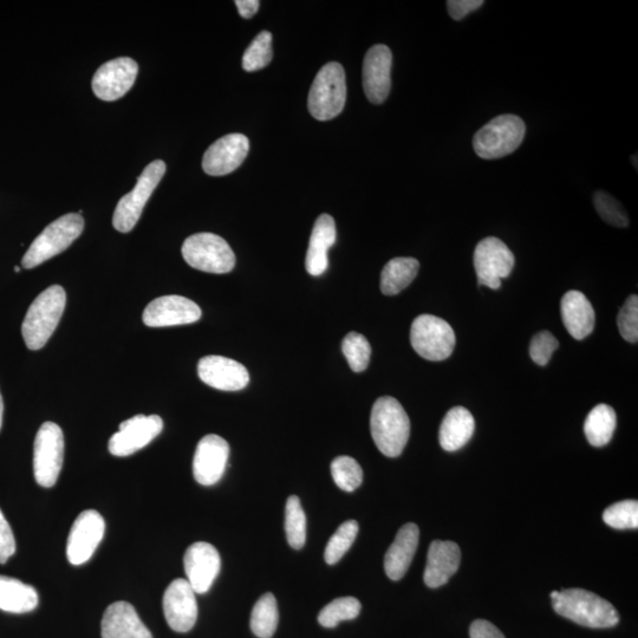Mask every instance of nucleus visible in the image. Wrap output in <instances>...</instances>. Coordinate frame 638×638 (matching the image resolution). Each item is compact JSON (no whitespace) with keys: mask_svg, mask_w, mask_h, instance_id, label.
<instances>
[{"mask_svg":"<svg viewBox=\"0 0 638 638\" xmlns=\"http://www.w3.org/2000/svg\"><path fill=\"white\" fill-rule=\"evenodd\" d=\"M552 607L558 615L592 629L616 627L620 615L614 605L604 598L583 589L551 592Z\"/></svg>","mask_w":638,"mask_h":638,"instance_id":"1","label":"nucleus"},{"mask_svg":"<svg viewBox=\"0 0 638 638\" xmlns=\"http://www.w3.org/2000/svg\"><path fill=\"white\" fill-rule=\"evenodd\" d=\"M370 431L382 454L388 458L400 457L410 435V420L405 408L392 396L380 397L371 410Z\"/></svg>","mask_w":638,"mask_h":638,"instance_id":"2","label":"nucleus"},{"mask_svg":"<svg viewBox=\"0 0 638 638\" xmlns=\"http://www.w3.org/2000/svg\"><path fill=\"white\" fill-rule=\"evenodd\" d=\"M67 294L60 285H52L30 305L22 325V334L30 350H39L48 343L60 323Z\"/></svg>","mask_w":638,"mask_h":638,"instance_id":"3","label":"nucleus"},{"mask_svg":"<svg viewBox=\"0 0 638 638\" xmlns=\"http://www.w3.org/2000/svg\"><path fill=\"white\" fill-rule=\"evenodd\" d=\"M347 102V78L340 63L330 62L318 71L312 83L308 107L318 121H329L343 112Z\"/></svg>","mask_w":638,"mask_h":638,"instance_id":"4","label":"nucleus"},{"mask_svg":"<svg viewBox=\"0 0 638 638\" xmlns=\"http://www.w3.org/2000/svg\"><path fill=\"white\" fill-rule=\"evenodd\" d=\"M526 134L525 123L516 115H501L480 128L473 138L481 159L497 160L516 152Z\"/></svg>","mask_w":638,"mask_h":638,"instance_id":"5","label":"nucleus"},{"mask_svg":"<svg viewBox=\"0 0 638 638\" xmlns=\"http://www.w3.org/2000/svg\"><path fill=\"white\" fill-rule=\"evenodd\" d=\"M84 220L81 214L69 213L51 223L31 244L22 260L23 268L34 269L60 255L81 236Z\"/></svg>","mask_w":638,"mask_h":638,"instance_id":"6","label":"nucleus"},{"mask_svg":"<svg viewBox=\"0 0 638 638\" xmlns=\"http://www.w3.org/2000/svg\"><path fill=\"white\" fill-rule=\"evenodd\" d=\"M182 256L193 269L208 273H229L236 266V256L226 240L213 233H197L185 240Z\"/></svg>","mask_w":638,"mask_h":638,"instance_id":"7","label":"nucleus"},{"mask_svg":"<svg viewBox=\"0 0 638 638\" xmlns=\"http://www.w3.org/2000/svg\"><path fill=\"white\" fill-rule=\"evenodd\" d=\"M413 349L428 361H444L453 354L454 330L445 319L432 315H421L414 319L410 329Z\"/></svg>","mask_w":638,"mask_h":638,"instance_id":"8","label":"nucleus"},{"mask_svg":"<svg viewBox=\"0 0 638 638\" xmlns=\"http://www.w3.org/2000/svg\"><path fill=\"white\" fill-rule=\"evenodd\" d=\"M166 173V164L162 160L153 161L142 172L132 192L125 195L116 206L113 217L115 230L128 233L132 231L141 217L147 201L160 184Z\"/></svg>","mask_w":638,"mask_h":638,"instance_id":"9","label":"nucleus"},{"mask_svg":"<svg viewBox=\"0 0 638 638\" xmlns=\"http://www.w3.org/2000/svg\"><path fill=\"white\" fill-rule=\"evenodd\" d=\"M64 436L60 426L45 422L39 428L34 447V473L39 486H55L63 466Z\"/></svg>","mask_w":638,"mask_h":638,"instance_id":"10","label":"nucleus"},{"mask_svg":"<svg viewBox=\"0 0 638 638\" xmlns=\"http://www.w3.org/2000/svg\"><path fill=\"white\" fill-rule=\"evenodd\" d=\"M474 268L477 271L479 285L498 290L501 279L511 275L514 268L512 251L504 242L494 237H488L475 247Z\"/></svg>","mask_w":638,"mask_h":638,"instance_id":"11","label":"nucleus"},{"mask_svg":"<svg viewBox=\"0 0 638 638\" xmlns=\"http://www.w3.org/2000/svg\"><path fill=\"white\" fill-rule=\"evenodd\" d=\"M164 429V421L158 415H136L122 422L119 432L109 440V452L115 457H129L147 445Z\"/></svg>","mask_w":638,"mask_h":638,"instance_id":"12","label":"nucleus"},{"mask_svg":"<svg viewBox=\"0 0 638 638\" xmlns=\"http://www.w3.org/2000/svg\"><path fill=\"white\" fill-rule=\"evenodd\" d=\"M104 531H106V523L99 512L95 510L82 512L69 533L67 544L69 563L76 566L86 564L102 542Z\"/></svg>","mask_w":638,"mask_h":638,"instance_id":"13","label":"nucleus"},{"mask_svg":"<svg viewBox=\"0 0 638 638\" xmlns=\"http://www.w3.org/2000/svg\"><path fill=\"white\" fill-rule=\"evenodd\" d=\"M139 65L132 58L120 57L104 63L93 78V90L102 101H116L134 86Z\"/></svg>","mask_w":638,"mask_h":638,"instance_id":"14","label":"nucleus"},{"mask_svg":"<svg viewBox=\"0 0 638 638\" xmlns=\"http://www.w3.org/2000/svg\"><path fill=\"white\" fill-rule=\"evenodd\" d=\"M203 315L198 304L181 296L154 299L143 311V323L149 328L175 327L198 322Z\"/></svg>","mask_w":638,"mask_h":638,"instance_id":"15","label":"nucleus"},{"mask_svg":"<svg viewBox=\"0 0 638 638\" xmlns=\"http://www.w3.org/2000/svg\"><path fill=\"white\" fill-rule=\"evenodd\" d=\"M393 54L387 45L371 47L363 62V89L367 99L374 104H382L388 99L392 88Z\"/></svg>","mask_w":638,"mask_h":638,"instance_id":"16","label":"nucleus"},{"mask_svg":"<svg viewBox=\"0 0 638 638\" xmlns=\"http://www.w3.org/2000/svg\"><path fill=\"white\" fill-rule=\"evenodd\" d=\"M229 457L230 446L225 439L216 434L206 435L200 440L194 454L195 480L203 486L216 485L223 478Z\"/></svg>","mask_w":638,"mask_h":638,"instance_id":"17","label":"nucleus"},{"mask_svg":"<svg viewBox=\"0 0 638 638\" xmlns=\"http://www.w3.org/2000/svg\"><path fill=\"white\" fill-rule=\"evenodd\" d=\"M195 591L186 579H175L164 595V613L168 626L177 633H188L197 622L198 603Z\"/></svg>","mask_w":638,"mask_h":638,"instance_id":"18","label":"nucleus"},{"mask_svg":"<svg viewBox=\"0 0 638 638\" xmlns=\"http://www.w3.org/2000/svg\"><path fill=\"white\" fill-rule=\"evenodd\" d=\"M184 565L186 581L191 584L195 594H206L219 575L221 559L213 545L199 542L187 549Z\"/></svg>","mask_w":638,"mask_h":638,"instance_id":"19","label":"nucleus"},{"mask_svg":"<svg viewBox=\"0 0 638 638\" xmlns=\"http://www.w3.org/2000/svg\"><path fill=\"white\" fill-rule=\"evenodd\" d=\"M250 151V142L243 134L223 136L207 149L203 168L211 177H223L243 164Z\"/></svg>","mask_w":638,"mask_h":638,"instance_id":"20","label":"nucleus"},{"mask_svg":"<svg viewBox=\"0 0 638 638\" xmlns=\"http://www.w3.org/2000/svg\"><path fill=\"white\" fill-rule=\"evenodd\" d=\"M200 380L223 392H238L250 382L249 371L242 363L224 356H206L198 363Z\"/></svg>","mask_w":638,"mask_h":638,"instance_id":"21","label":"nucleus"},{"mask_svg":"<svg viewBox=\"0 0 638 638\" xmlns=\"http://www.w3.org/2000/svg\"><path fill=\"white\" fill-rule=\"evenodd\" d=\"M102 638H153L132 604L109 605L102 618Z\"/></svg>","mask_w":638,"mask_h":638,"instance_id":"22","label":"nucleus"},{"mask_svg":"<svg viewBox=\"0 0 638 638\" xmlns=\"http://www.w3.org/2000/svg\"><path fill=\"white\" fill-rule=\"evenodd\" d=\"M461 562L459 545L445 540H435L429 546L425 570V583L428 588L436 589L445 585L458 571Z\"/></svg>","mask_w":638,"mask_h":638,"instance_id":"23","label":"nucleus"},{"mask_svg":"<svg viewBox=\"0 0 638 638\" xmlns=\"http://www.w3.org/2000/svg\"><path fill=\"white\" fill-rule=\"evenodd\" d=\"M419 539V526L412 523L403 525L397 532L394 543L384 557V571L392 581H400L407 574L418 550Z\"/></svg>","mask_w":638,"mask_h":638,"instance_id":"24","label":"nucleus"},{"mask_svg":"<svg viewBox=\"0 0 638 638\" xmlns=\"http://www.w3.org/2000/svg\"><path fill=\"white\" fill-rule=\"evenodd\" d=\"M562 318L566 330L577 341H582L595 329L596 315L583 292H566L561 303Z\"/></svg>","mask_w":638,"mask_h":638,"instance_id":"25","label":"nucleus"},{"mask_svg":"<svg viewBox=\"0 0 638 638\" xmlns=\"http://www.w3.org/2000/svg\"><path fill=\"white\" fill-rule=\"evenodd\" d=\"M337 231L334 218L322 214L312 229L305 266L311 276H321L328 270V251L336 243Z\"/></svg>","mask_w":638,"mask_h":638,"instance_id":"26","label":"nucleus"},{"mask_svg":"<svg viewBox=\"0 0 638 638\" xmlns=\"http://www.w3.org/2000/svg\"><path fill=\"white\" fill-rule=\"evenodd\" d=\"M475 421L470 410L454 407L446 414L441 423L439 440L447 452H457L472 439Z\"/></svg>","mask_w":638,"mask_h":638,"instance_id":"27","label":"nucleus"},{"mask_svg":"<svg viewBox=\"0 0 638 638\" xmlns=\"http://www.w3.org/2000/svg\"><path fill=\"white\" fill-rule=\"evenodd\" d=\"M38 594L31 585L16 578L0 576V610L11 614H26L35 610Z\"/></svg>","mask_w":638,"mask_h":638,"instance_id":"28","label":"nucleus"},{"mask_svg":"<svg viewBox=\"0 0 638 638\" xmlns=\"http://www.w3.org/2000/svg\"><path fill=\"white\" fill-rule=\"evenodd\" d=\"M420 263L414 258H394L384 266L381 273L383 295L395 296L408 288L418 276Z\"/></svg>","mask_w":638,"mask_h":638,"instance_id":"29","label":"nucleus"},{"mask_svg":"<svg viewBox=\"0 0 638 638\" xmlns=\"http://www.w3.org/2000/svg\"><path fill=\"white\" fill-rule=\"evenodd\" d=\"M617 426V416L613 407L598 405L588 415L584 423V432L590 445L603 447L613 439Z\"/></svg>","mask_w":638,"mask_h":638,"instance_id":"30","label":"nucleus"},{"mask_svg":"<svg viewBox=\"0 0 638 638\" xmlns=\"http://www.w3.org/2000/svg\"><path fill=\"white\" fill-rule=\"evenodd\" d=\"M279 622L276 597L270 594L259 598L252 610L251 630L259 638H271L275 635Z\"/></svg>","mask_w":638,"mask_h":638,"instance_id":"31","label":"nucleus"},{"mask_svg":"<svg viewBox=\"0 0 638 638\" xmlns=\"http://www.w3.org/2000/svg\"><path fill=\"white\" fill-rule=\"evenodd\" d=\"M286 539L291 548L301 550L307 542V516H305L301 500L291 496L285 506Z\"/></svg>","mask_w":638,"mask_h":638,"instance_id":"32","label":"nucleus"},{"mask_svg":"<svg viewBox=\"0 0 638 638\" xmlns=\"http://www.w3.org/2000/svg\"><path fill=\"white\" fill-rule=\"evenodd\" d=\"M361 602L355 597H341L332 601L318 615V622L324 628H335L342 621L355 620L360 615Z\"/></svg>","mask_w":638,"mask_h":638,"instance_id":"33","label":"nucleus"},{"mask_svg":"<svg viewBox=\"0 0 638 638\" xmlns=\"http://www.w3.org/2000/svg\"><path fill=\"white\" fill-rule=\"evenodd\" d=\"M358 535V524L356 520H348L338 527L335 535L329 540L325 548L324 559L329 565L340 562L345 553L353 546Z\"/></svg>","mask_w":638,"mask_h":638,"instance_id":"34","label":"nucleus"},{"mask_svg":"<svg viewBox=\"0 0 638 638\" xmlns=\"http://www.w3.org/2000/svg\"><path fill=\"white\" fill-rule=\"evenodd\" d=\"M272 58V35L269 31H262L246 49L243 56V68L247 73H253L268 67Z\"/></svg>","mask_w":638,"mask_h":638,"instance_id":"35","label":"nucleus"},{"mask_svg":"<svg viewBox=\"0 0 638 638\" xmlns=\"http://www.w3.org/2000/svg\"><path fill=\"white\" fill-rule=\"evenodd\" d=\"M331 475L335 484L345 492H354L362 485V467L350 457H338L332 461Z\"/></svg>","mask_w":638,"mask_h":638,"instance_id":"36","label":"nucleus"},{"mask_svg":"<svg viewBox=\"0 0 638 638\" xmlns=\"http://www.w3.org/2000/svg\"><path fill=\"white\" fill-rule=\"evenodd\" d=\"M342 351L351 370L362 373L369 366L371 347L367 338L358 332H350L344 337Z\"/></svg>","mask_w":638,"mask_h":638,"instance_id":"37","label":"nucleus"},{"mask_svg":"<svg viewBox=\"0 0 638 638\" xmlns=\"http://www.w3.org/2000/svg\"><path fill=\"white\" fill-rule=\"evenodd\" d=\"M604 523L616 530H636L638 527V503L623 500L608 507L603 513Z\"/></svg>","mask_w":638,"mask_h":638,"instance_id":"38","label":"nucleus"},{"mask_svg":"<svg viewBox=\"0 0 638 638\" xmlns=\"http://www.w3.org/2000/svg\"><path fill=\"white\" fill-rule=\"evenodd\" d=\"M594 205L598 214L610 226L627 227L629 225V217L621 205L620 201L607 192L598 191L594 195Z\"/></svg>","mask_w":638,"mask_h":638,"instance_id":"39","label":"nucleus"},{"mask_svg":"<svg viewBox=\"0 0 638 638\" xmlns=\"http://www.w3.org/2000/svg\"><path fill=\"white\" fill-rule=\"evenodd\" d=\"M618 329L629 343L638 341V297L630 296L617 316Z\"/></svg>","mask_w":638,"mask_h":638,"instance_id":"40","label":"nucleus"},{"mask_svg":"<svg viewBox=\"0 0 638 638\" xmlns=\"http://www.w3.org/2000/svg\"><path fill=\"white\" fill-rule=\"evenodd\" d=\"M559 348V342L550 331L539 332L532 338L530 344V356L538 366H546L551 360L552 354Z\"/></svg>","mask_w":638,"mask_h":638,"instance_id":"41","label":"nucleus"},{"mask_svg":"<svg viewBox=\"0 0 638 638\" xmlns=\"http://www.w3.org/2000/svg\"><path fill=\"white\" fill-rule=\"evenodd\" d=\"M16 540L11 526L0 510V564H5L9 558L15 555Z\"/></svg>","mask_w":638,"mask_h":638,"instance_id":"42","label":"nucleus"},{"mask_svg":"<svg viewBox=\"0 0 638 638\" xmlns=\"http://www.w3.org/2000/svg\"><path fill=\"white\" fill-rule=\"evenodd\" d=\"M483 5V0H448L447 10L454 21H461Z\"/></svg>","mask_w":638,"mask_h":638,"instance_id":"43","label":"nucleus"},{"mask_svg":"<svg viewBox=\"0 0 638 638\" xmlns=\"http://www.w3.org/2000/svg\"><path fill=\"white\" fill-rule=\"evenodd\" d=\"M471 638H505L504 634L491 622L478 620L470 628Z\"/></svg>","mask_w":638,"mask_h":638,"instance_id":"44","label":"nucleus"},{"mask_svg":"<svg viewBox=\"0 0 638 638\" xmlns=\"http://www.w3.org/2000/svg\"><path fill=\"white\" fill-rule=\"evenodd\" d=\"M236 5L240 16L250 19L258 12L260 2L258 0H237Z\"/></svg>","mask_w":638,"mask_h":638,"instance_id":"45","label":"nucleus"},{"mask_svg":"<svg viewBox=\"0 0 638 638\" xmlns=\"http://www.w3.org/2000/svg\"><path fill=\"white\" fill-rule=\"evenodd\" d=\"M3 414H4V402H3L2 394H0V429H2V426H3Z\"/></svg>","mask_w":638,"mask_h":638,"instance_id":"46","label":"nucleus"},{"mask_svg":"<svg viewBox=\"0 0 638 638\" xmlns=\"http://www.w3.org/2000/svg\"><path fill=\"white\" fill-rule=\"evenodd\" d=\"M631 160H633V164L635 162V169H637V155H634L633 158H631Z\"/></svg>","mask_w":638,"mask_h":638,"instance_id":"47","label":"nucleus"},{"mask_svg":"<svg viewBox=\"0 0 638 638\" xmlns=\"http://www.w3.org/2000/svg\"><path fill=\"white\" fill-rule=\"evenodd\" d=\"M15 271H16V273H19V272H21V268H19V266H16Z\"/></svg>","mask_w":638,"mask_h":638,"instance_id":"48","label":"nucleus"}]
</instances>
